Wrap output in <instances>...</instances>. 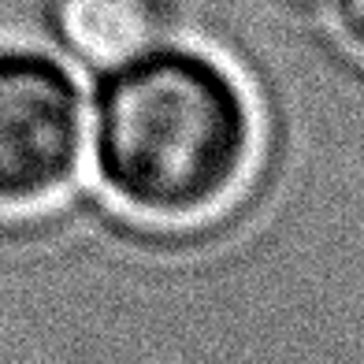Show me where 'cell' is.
I'll return each mask as SVG.
<instances>
[{"label": "cell", "instance_id": "obj_3", "mask_svg": "<svg viewBox=\"0 0 364 364\" xmlns=\"http://www.w3.org/2000/svg\"><path fill=\"white\" fill-rule=\"evenodd\" d=\"M56 38L60 56L93 75L168 38V11L164 0H60Z\"/></svg>", "mask_w": 364, "mask_h": 364}, {"label": "cell", "instance_id": "obj_4", "mask_svg": "<svg viewBox=\"0 0 364 364\" xmlns=\"http://www.w3.org/2000/svg\"><path fill=\"white\" fill-rule=\"evenodd\" d=\"M331 26L357 60H364V0H331Z\"/></svg>", "mask_w": 364, "mask_h": 364}, {"label": "cell", "instance_id": "obj_1", "mask_svg": "<svg viewBox=\"0 0 364 364\" xmlns=\"http://www.w3.org/2000/svg\"><path fill=\"white\" fill-rule=\"evenodd\" d=\"M257 153L253 97L208 48L164 38L93 71V168L138 216H216L250 182Z\"/></svg>", "mask_w": 364, "mask_h": 364}, {"label": "cell", "instance_id": "obj_2", "mask_svg": "<svg viewBox=\"0 0 364 364\" xmlns=\"http://www.w3.org/2000/svg\"><path fill=\"white\" fill-rule=\"evenodd\" d=\"M86 141L78 75L56 48L0 45V205L30 208L75 193Z\"/></svg>", "mask_w": 364, "mask_h": 364}]
</instances>
